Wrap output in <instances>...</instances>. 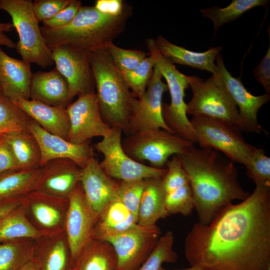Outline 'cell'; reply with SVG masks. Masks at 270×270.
I'll return each instance as SVG.
<instances>
[{
	"label": "cell",
	"mask_w": 270,
	"mask_h": 270,
	"mask_svg": "<svg viewBox=\"0 0 270 270\" xmlns=\"http://www.w3.org/2000/svg\"><path fill=\"white\" fill-rule=\"evenodd\" d=\"M255 186L246 198L222 209L208 224L193 225L184 242L190 266L203 270L270 269V186Z\"/></svg>",
	"instance_id": "cell-1"
},
{
	"label": "cell",
	"mask_w": 270,
	"mask_h": 270,
	"mask_svg": "<svg viewBox=\"0 0 270 270\" xmlns=\"http://www.w3.org/2000/svg\"><path fill=\"white\" fill-rule=\"evenodd\" d=\"M177 155L188 178L200 224H208L222 209L250 194L240 186L234 163L220 152L192 145Z\"/></svg>",
	"instance_id": "cell-2"
},
{
	"label": "cell",
	"mask_w": 270,
	"mask_h": 270,
	"mask_svg": "<svg viewBox=\"0 0 270 270\" xmlns=\"http://www.w3.org/2000/svg\"><path fill=\"white\" fill-rule=\"evenodd\" d=\"M128 13L115 16L103 14L94 7L81 6L68 25L52 28L43 25L40 30L46 44L50 50L62 44H70L90 52L106 48L123 30Z\"/></svg>",
	"instance_id": "cell-3"
},
{
	"label": "cell",
	"mask_w": 270,
	"mask_h": 270,
	"mask_svg": "<svg viewBox=\"0 0 270 270\" xmlns=\"http://www.w3.org/2000/svg\"><path fill=\"white\" fill-rule=\"evenodd\" d=\"M90 58L102 120L111 128H119L128 134L134 98L130 88L106 48L91 52Z\"/></svg>",
	"instance_id": "cell-4"
},
{
	"label": "cell",
	"mask_w": 270,
	"mask_h": 270,
	"mask_svg": "<svg viewBox=\"0 0 270 270\" xmlns=\"http://www.w3.org/2000/svg\"><path fill=\"white\" fill-rule=\"evenodd\" d=\"M32 4L30 0H0V9L11 16L18 33L16 48L22 60L47 68L54 64L52 53L46 44Z\"/></svg>",
	"instance_id": "cell-5"
},
{
	"label": "cell",
	"mask_w": 270,
	"mask_h": 270,
	"mask_svg": "<svg viewBox=\"0 0 270 270\" xmlns=\"http://www.w3.org/2000/svg\"><path fill=\"white\" fill-rule=\"evenodd\" d=\"M146 44L155 65L166 81L170 96V104H162L164 120L175 134L194 144L196 143L194 130L187 116V106L184 101L185 90L189 86V76L180 72L159 52L154 39H148Z\"/></svg>",
	"instance_id": "cell-6"
},
{
	"label": "cell",
	"mask_w": 270,
	"mask_h": 270,
	"mask_svg": "<svg viewBox=\"0 0 270 270\" xmlns=\"http://www.w3.org/2000/svg\"><path fill=\"white\" fill-rule=\"evenodd\" d=\"M190 120L200 147L215 150L234 163L245 166L249 162L256 147L244 140L240 128L208 117L192 116Z\"/></svg>",
	"instance_id": "cell-7"
},
{
	"label": "cell",
	"mask_w": 270,
	"mask_h": 270,
	"mask_svg": "<svg viewBox=\"0 0 270 270\" xmlns=\"http://www.w3.org/2000/svg\"><path fill=\"white\" fill-rule=\"evenodd\" d=\"M192 96L186 104V114L220 120L246 132L238 110L228 92L214 75L206 80L189 76Z\"/></svg>",
	"instance_id": "cell-8"
},
{
	"label": "cell",
	"mask_w": 270,
	"mask_h": 270,
	"mask_svg": "<svg viewBox=\"0 0 270 270\" xmlns=\"http://www.w3.org/2000/svg\"><path fill=\"white\" fill-rule=\"evenodd\" d=\"M122 146L132 160L149 162L151 166L164 168L169 158L180 154L194 144L176 134L164 130L134 133L122 140Z\"/></svg>",
	"instance_id": "cell-9"
},
{
	"label": "cell",
	"mask_w": 270,
	"mask_h": 270,
	"mask_svg": "<svg viewBox=\"0 0 270 270\" xmlns=\"http://www.w3.org/2000/svg\"><path fill=\"white\" fill-rule=\"evenodd\" d=\"M122 131L112 128L110 135L94 144L104 156L99 162L104 172L111 178L119 181H130L149 178H162L166 168H158L138 162L128 156L122 146Z\"/></svg>",
	"instance_id": "cell-10"
},
{
	"label": "cell",
	"mask_w": 270,
	"mask_h": 270,
	"mask_svg": "<svg viewBox=\"0 0 270 270\" xmlns=\"http://www.w3.org/2000/svg\"><path fill=\"white\" fill-rule=\"evenodd\" d=\"M162 78L155 65L147 90L140 98H132L128 135L158 129L175 134L166 124L163 118L162 96L168 88Z\"/></svg>",
	"instance_id": "cell-11"
},
{
	"label": "cell",
	"mask_w": 270,
	"mask_h": 270,
	"mask_svg": "<svg viewBox=\"0 0 270 270\" xmlns=\"http://www.w3.org/2000/svg\"><path fill=\"white\" fill-rule=\"evenodd\" d=\"M56 68L67 81L72 100L94 92L96 86L91 64L90 52L70 44L52 50Z\"/></svg>",
	"instance_id": "cell-12"
},
{
	"label": "cell",
	"mask_w": 270,
	"mask_h": 270,
	"mask_svg": "<svg viewBox=\"0 0 270 270\" xmlns=\"http://www.w3.org/2000/svg\"><path fill=\"white\" fill-rule=\"evenodd\" d=\"M156 225L136 227L108 237L118 258L117 270H137L150 254L160 236Z\"/></svg>",
	"instance_id": "cell-13"
},
{
	"label": "cell",
	"mask_w": 270,
	"mask_h": 270,
	"mask_svg": "<svg viewBox=\"0 0 270 270\" xmlns=\"http://www.w3.org/2000/svg\"><path fill=\"white\" fill-rule=\"evenodd\" d=\"M26 216L43 235L64 231L68 198L34 190L22 199Z\"/></svg>",
	"instance_id": "cell-14"
},
{
	"label": "cell",
	"mask_w": 270,
	"mask_h": 270,
	"mask_svg": "<svg viewBox=\"0 0 270 270\" xmlns=\"http://www.w3.org/2000/svg\"><path fill=\"white\" fill-rule=\"evenodd\" d=\"M70 128L66 140L82 144L96 136L106 137L112 128L102 120L94 92L78 96L66 108Z\"/></svg>",
	"instance_id": "cell-15"
},
{
	"label": "cell",
	"mask_w": 270,
	"mask_h": 270,
	"mask_svg": "<svg viewBox=\"0 0 270 270\" xmlns=\"http://www.w3.org/2000/svg\"><path fill=\"white\" fill-rule=\"evenodd\" d=\"M214 74L228 94L236 107L246 132L260 134L262 128L258 120L259 109L269 101L270 95L256 96L243 85L240 79L234 77L227 70L220 54L216 58Z\"/></svg>",
	"instance_id": "cell-16"
},
{
	"label": "cell",
	"mask_w": 270,
	"mask_h": 270,
	"mask_svg": "<svg viewBox=\"0 0 270 270\" xmlns=\"http://www.w3.org/2000/svg\"><path fill=\"white\" fill-rule=\"evenodd\" d=\"M68 208L64 232L73 264L84 246L94 238L96 217L88 205L79 182L68 197Z\"/></svg>",
	"instance_id": "cell-17"
},
{
	"label": "cell",
	"mask_w": 270,
	"mask_h": 270,
	"mask_svg": "<svg viewBox=\"0 0 270 270\" xmlns=\"http://www.w3.org/2000/svg\"><path fill=\"white\" fill-rule=\"evenodd\" d=\"M28 130L34 136L40 146V167L48 162L57 158H68L82 168L94 156L93 150L88 143L76 144L44 130L32 119Z\"/></svg>",
	"instance_id": "cell-18"
},
{
	"label": "cell",
	"mask_w": 270,
	"mask_h": 270,
	"mask_svg": "<svg viewBox=\"0 0 270 270\" xmlns=\"http://www.w3.org/2000/svg\"><path fill=\"white\" fill-rule=\"evenodd\" d=\"M80 183L96 218L108 204L118 198L119 180L108 176L94 156L80 169Z\"/></svg>",
	"instance_id": "cell-19"
},
{
	"label": "cell",
	"mask_w": 270,
	"mask_h": 270,
	"mask_svg": "<svg viewBox=\"0 0 270 270\" xmlns=\"http://www.w3.org/2000/svg\"><path fill=\"white\" fill-rule=\"evenodd\" d=\"M40 168L36 190L68 198L80 182L81 168L71 160H52Z\"/></svg>",
	"instance_id": "cell-20"
},
{
	"label": "cell",
	"mask_w": 270,
	"mask_h": 270,
	"mask_svg": "<svg viewBox=\"0 0 270 270\" xmlns=\"http://www.w3.org/2000/svg\"><path fill=\"white\" fill-rule=\"evenodd\" d=\"M32 260L38 270H68L74 267L64 231L35 238Z\"/></svg>",
	"instance_id": "cell-21"
},
{
	"label": "cell",
	"mask_w": 270,
	"mask_h": 270,
	"mask_svg": "<svg viewBox=\"0 0 270 270\" xmlns=\"http://www.w3.org/2000/svg\"><path fill=\"white\" fill-rule=\"evenodd\" d=\"M32 74L30 64L8 56L0 46V84L6 97L30 99Z\"/></svg>",
	"instance_id": "cell-22"
},
{
	"label": "cell",
	"mask_w": 270,
	"mask_h": 270,
	"mask_svg": "<svg viewBox=\"0 0 270 270\" xmlns=\"http://www.w3.org/2000/svg\"><path fill=\"white\" fill-rule=\"evenodd\" d=\"M46 132L66 140L70 128L66 108L21 98L12 100Z\"/></svg>",
	"instance_id": "cell-23"
},
{
	"label": "cell",
	"mask_w": 270,
	"mask_h": 270,
	"mask_svg": "<svg viewBox=\"0 0 270 270\" xmlns=\"http://www.w3.org/2000/svg\"><path fill=\"white\" fill-rule=\"evenodd\" d=\"M30 99L54 106H66L72 100L68 83L56 68L32 74Z\"/></svg>",
	"instance_id": "cell-24"
},
{
	"label": "cell",
	"mask_w": 270,
	"mask_h": 270,
	"mask_svg": "<svg viewBox=\"0 0 270 270\" xmlns=\"http://www.w3.org/2000/svg\"><path fill=\"white\" fill-rule=\"evenodd\" d=\"M154 40L159 52L171 63L183 64L206 70L214 74L216 72L215 60L222 48H211L204 52H196L176 45L160 36Z\"/></svg>",
	"instance_id": "cell-25"
},
{
	"label": "cell",
	"mask_w": 270,
	"mask_h": 270,
	"mask_svg": "<svg viewBox=\"0 0 270 270\" xmlns=\"http://www.w3.org/2000/svg\"><path fill=\"white\" fill-rule=\"evenodd\" d=\"M138 225L136 218L118 198L108 204L98 216L94 226V238L104 240Z\"/></svg>",
	"instance_id": "cell-26"
},
{
	"label": "cell",
	"mask_w": 270,
	"mask_h": 270,
	"mask_svg": "<svg viewBox=\"0 0 270 270\" xmlns=\"http://www.w3.org/2000/svg\"><path fill=\"white\" fill-rule=\"evenodd\" d=\"M146 185L138 214V224L148 226L156 225L169 214L166 207V196L162 178L145 179Z\"/></svg>",
	"instance_id": "cell-27"
},
{
	"label": "cell",
	"mask_w": 270,
	"mask_h": 270,
	"mask_svg": "<svg viewBox=\"0 0 270 270\" xmlns=\"http://www.w3.org/2000/svg\"><path fill=\"white\" fill-rule=\"evenodd\" d=\"M118 258L109 242L93 238L84 246L74 266L76 270H117Z\"/></svg>",
	"instance_id": "cell-28"
},
{
	"label": "cell",
	"mask_w": 270,
	"mask_h": 270,
	"mask_svg": "<svg viewBox=\"0 0 270 270\" xmlns=\"http://www.w3.org/2000/svg\"><path fill=\"white\" fill-rule=\"evenodd\" d=\"M2 136L10 146L19 169L30 170L40 167V146L34 136L28 130Z\"/></svg>",
	"instance_id": "cell-29"
},
{
	"label": "cell",
	"mask_w": 270,
	"mask_h": 270,
	"mask_svg": "<svg viewBox=\"0 0 270 270\" xmlns=\"http://www.w3.org/2000/svg\"><path fill=\"white\" fill-rule=\"evenodd\" d=\"M41 168L15 169L0 173V200L22 198L35 188Z\"/></svg>",
	"instance_id": "cell-30"
},
{
	"label": "cell",
	"mask_w": 270,
	"mask_h": 270,
	"mask_svg": "<svg viewBox=\"0 0 270 270\" xmlns=\"http://www.w3.org/2000/svg\"><path fill=\"white\" fill-rule=\"evenodd\" d=\"M43 235L28 220L21 204L0 219V242Z\"/></svg>",
	"instance_id": "cell-31"
},
{
	"label": "cell",
	"mask_w": 270,
	"mask_h": 270,
	"mask_svg": "<svg viewBox=\"0 0 270 270\" xmlns=\"http://www.w3.org/2000/svg\"><path fill=\"white\" fill-rule=\"evenodd\" d=\"M34 240L21 238L0 242V270H19L30 261Z\"/></svg>",
	"instance_id": "cell-32"
},
{
	"label": "cell",
	"mask_w": 270,
	"mask_h": 270,
	"mask_svg": "<svg viewBox=\"0 0 270 270\" xmlns=\"http://www.w3.org/2000/svg\"><path fill=\"white\" fill-rule=\"evenodd\" d=\"M268 2V0H232L224 8L214 6L200 11L204 17L213 22L216 32L222 26L234 21L248 10L258 6H266Z\"/></svg>",
	"instance_id": "cell-33"
},
{
	"label": "cell",
	"mask_w": 270,
	"mask_h": 270,
	"mask_svg": "<svg viewBox=\"0 0 270 270\" xmlns=\"http://www.w3.org/2000/svg\"><path fill=\"white\" fill-rule=\"evenodd\" d=\"M32 118L0 92V136L28 130Z\"/></svg>",
	"instance_id": "cell-34"
},
{
	"label": "cell",
	"mask_w": 270,
	"mask_h": 270,
	"mask_svg": "<svg viewBox=\"0 0 270 270\" xmlns=\"http://www.w3.org/2000/svg\"><path fill=\"white\" fill-rule=\"evenodd\" d=\"M174 242L173 233L167 231L160 236L150 254L137 270H159L164 262H174L178 255L173 250Z\"/></svg>",
	"instance_id": "cell-35"
},
{
	"label": "cell",
	"mask_w": 270,
	"mask_h": 270,
	"mask_svg": "<svg viewBox=\"0 0 270 270\" xmlns=\"http://www.w3.org/2000/svg\"><path fill=\"white\" fill-rule=\"evenodd\" d=\"M155 62L150 55L146 57L134 69L122 72L126 84L135 98H140L144 93L150 80Z\"/></svg>",
	"instance_id": "cell-36"
},
{
	"label": "cell",
	"mask_w": 270,
	"mask_h": 270,
	"mask_svg": "<svg viewBox=\"0 0 270 270\" xmlns=\"http://www.w3.org/2000/svg\"><path fill=\"white\" fill-rule=\"evenodd\" d=\"M166 207L169 216L172 214L189 216L194 208L190 183L166 193Z\"/></svg>",
	"instance_id": "cell-37"
},
{
	"label": "cell",
	"mask_w": 270,
	"mask_h": 270,
	"mask_svg": "<svg viewBox=\"0 0 270 270\" xmlns=\"http://www.w3.org/2000/svg\"><path fill=\"white\" fill-rule=\"evenodd\" d=\"M145 185V179L119 181L118 198L137 221L138 210Z\"/></svg>",
	"instance_id": "cell-38"
},
{
	"label": "cell",
	"mask_w": 270,
	"mask_h": 270,
	"mask_svg": "<svg viewBox=\"0 0 270 270\" xmlns=\"http://www.w3.org/2000/svg\"><path fill=\"white\" fill-rule=\"evenodd\" d=\"M245 166L246 176L255 185L270 186V158L262 148L256 147Z\"/></svg>",
	"instance_id": "cell-39"
},
{
	"label": "cell",
	"mask_w": 270,
	"mask_h": 270,
	"mask_svg": "<svg viewBox=\"0 0 270 270\" xmlns=\"http://www.w3.org/2000/svg\"><path fill=\"white\" fill-rule=\"evenodd\" d=\"M106 49L114 66L122 72L133 70L146 57L143 51L122 48L112 42Z\"/></svg>",
	"instance_id": "cell-40"
},
{
	"label": "cell",
	"mask_w": 270,
	"mask_h": 270,
	"mask_svg": "<svg viewBox=\"0 0 270 270\" xmlns=\"http://www.w3.org/2000/svg\"><path fill=\"white\" fill-rule=\"evenodd\" d=\"M166 168V172L162 178L166 194L190 183L177 154L174 155L170 160H168Z\"/></svg>",
	"instance_id": "cell-41"
},
{
	"label": "cell",
	"mask_w": 270,
	"mask_h": 270,
	"mask_svg": "<svg viewBox=\"0 0 270 270\" xmlns=\"http://www.w3.org/2000/svg\"><path fill=\"white\" fill-rule=\"evenodd\" d=\"M72 0H36L32 2L34 12L39 22L52 18L68 5Z\"/></svg>",
	"instance_id": "cell-42"
},
{
	"label": "cell",
	"mask_w": 270,
	"mask_h": 270,
	"mask_svg": "<svg viewBox=\"0 0 270 270\" xmlns=\"http://www.w3.org/2000/svg\"><path fill=\"white\" fill-rule=\"evenodd\" d=\"M82 2L78 0H72L70 3L50 19L42 22L44 26L58 28L68 25L74 20L80 8Z\"/></svg>",
	"instance_id": "cell-43"
},
{
	"label": "cell",
	"mask_w": 270,
	"mask_h": 270,
	"mask_svg": "<svg viewBox=\"0 0 270 270\" xmlns=\"http://www.w3.org/2000/svg\"><path fill=\"white\" fill-rule=\"evenodd\" d=\"M258 82L263 86L266 94L270 95V46L265 56L253 70Z\"/></svg>",
	"instance_id": "cell-44"
},
{
	"label": "cell",
	"mask_w": 270,
	"mask_h": 270,
	"mask_svg": "<svg viewBox=\"0 0 270 270\" xmlns=\"http://www.w3.org/2000/svg\"><path fill=\"white\" fill-rule=\"evenodd\" d=\"M19 169L12 152L4 137L0 136V173Z\"/></svg>",
	"instance_id": "cell-45"
},
{
	"label": "cell",
	"mask_w": 270,
	"mask_h": 270,
	"mask_svg": "<svg viewBox=\"0 0 270 270\" xmlns=\"http://www.w3.org/2000/svg\"><path fill=\"white\" fill-rule=\"evenodd\" d=\"M94 7L103 14L115 16L122 15L126 11L120 0H98Z\"/></svg>",
	"instance_id": "cell-46"
},
{
	"label": "cell",
	"mask_w": 270,
	"mask_h": 270,
	"mask_svg": "<svg viewBox=\"0 0 270 270\" xmlns=\"http://www.w3.org/2000/svg\"><path fill=\"white\" fill-rule=\"evenodd\" d=\"M11 22H0V46H4L8 48H16V43L14 42L6 34L11 31L13 28Z\"/></svg>",
	"instance_id": "cell-47"
},
{
	"label": "cell",
	"mask_w": 270,
	"mask_h": 270,
	"mask_svg": "<svg viewBox=\"0 0 270 270\" xmlns=\"http://www.w3.org/2000/svg\"><path fill=\"white\" fill-rule=\"evenodd\" d=\"M24 197L0 200V219L20 206Z\"/></svg>",
	"instance_id": "cell-48"
},
{
	"label": "cell",
	"mask_w": 270,
	"mask_h": 270,
	"mask_svg": "<svg viewBox=\"0 0 270 270\" xmlns=\"http://www.w3.org/2000/svg\"><path fill=\"white\" fill-rule=\"evenodd\" d=\"M19 270H38L36 265L31 260L27 262Z\"/></svg>",
	"instance_id": "cell-49"
},
{
	"label": "cell",
	"mask_w": 270,
	"mask_h": 270,
	"mask_svg": "<svg viewBox=\"0 0 270 270\" xmlns=\"http://www.w3.org/2000/svg\"><path fill=\"white\" fill-rule=\"evenodd\" d=\"M159 270H166L162 267H161ZM203 270L200 267L197 266H190V268H186V269H182V270Z\"/></svg>",
	"instance_id": "cell-50"
},
{
	"label": "cell",
	"mask_w": 270,
	"mask_h": 270,
	"mask_svg": "<svg viewBox=\"0 0 270 270\" xmlns=\"http://www.w3.org/2000/svg\"><path fill=\"white\" fill-rule=\"evenodd\" d=\"M68 270H76V269L74 268V267H72V268L68 269Z\"/></svg>",
	"instance_id": "cell-51"
},
{
	"label": "cell",
	"mask_w": 270,
	"mask_h": 270,
	"mask_svg": "<svg viewBox=\"0 0 270 270\" xmlns=\"http://www.w3.org/2000/svg\"><path fill=\"white\" fill-rule=\"evenodd\" d=\"M2 92V88H1V86H0V92Z\"/></svg>",
	"instance_id": "cell-52"
},
{
	"label": "cell",
	"mask_w": 270,
	"mask_h": 270,
	"mask_svg": "<svg viewBox=\"0 0 270 270\" xmlns=\"http://www.w3.org/2000/svg\"><path fill=\"white\" fill-rule=\"evenodd\" d=\"M269 270H270V269Z\"/></svg>",
	"instance_id": "cell-53"
}]
</instances>
